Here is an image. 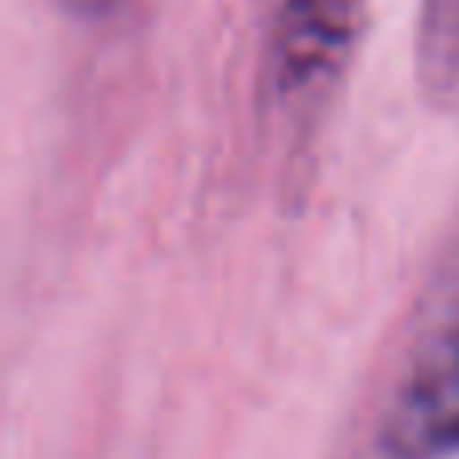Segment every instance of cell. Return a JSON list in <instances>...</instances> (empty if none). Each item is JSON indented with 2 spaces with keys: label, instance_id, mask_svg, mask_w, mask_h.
<instances>
[{
  "label": "cell",
  "instance_id": "1",
  "mask_svg": "<svg viewBox=\"0 0 459 459\" xmlns=\"http://www.w3.org/2000/svg\"><path fill=\"white\" fill-rule=\"evenodd\" d=\"M383 452L391 459L459 455V294L391 395Z\"/></svg>",
  "mask_w": 459,
  "mask_h": 459
},
{
  "label": "cell",
  "instance_id": "2",
  "mask_svg": "<svg viewBox=\"0 0 459 459\" xmlns=\"http://www.w3.org/2000/svg\"><path fill=\"white\" fill-rule=\"evenodd\" d=\"M355 48V0H282L270 37V93L286 117L318 109Z\"/></svg>",
  "mask_w": 459,
  "mask_h": 459
},
{
  "label": "cell",
  "instance_id": "3",
  "mask_svg": "<svg viewBox=\"0 0 459 459\" xmlns=\"http://www.w3.org/2000/svg\"><path fill=\"white\" fill-rule=\"evenodd\" d=\"M415 73L439 113L459 117V0H420Z\"/></svg>",
  "mask_w": 459,
  "mask_h": 459
},
{
  "label": "cell",
  "instance_id": "4",
  "mask_svg": "<svg viewBox=\"0 0 459 459\" xmlns=\"http://www.w3.org/2000/svg\"><path fill=\"white\" fill-rule=\"evenodd\" d=\"M129 0H56V8L69 16H77V21H105V16L121 13Z\"/></svg>",
  "mask_w": 459,
  "mask_h": 459
}]
</instances>
